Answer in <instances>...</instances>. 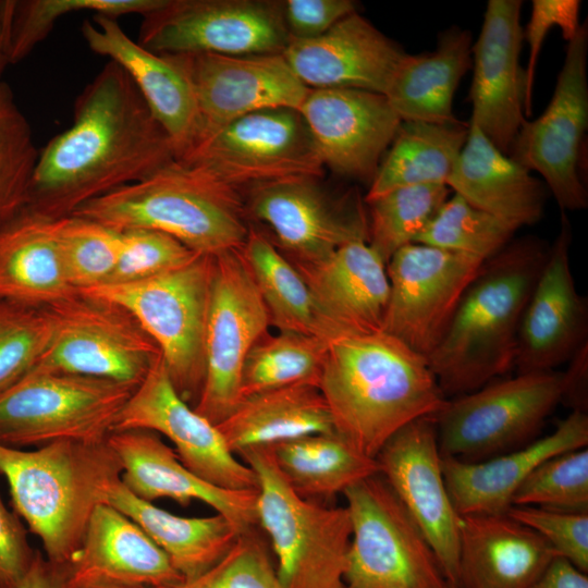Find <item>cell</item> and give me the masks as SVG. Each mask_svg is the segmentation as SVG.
<instances>
[{
	"label": "cell",
	"mask_w": 588,
	"mask_h": 588,
	"mask_svg": "<svg viewBox=\"0 0 588 588\" xmlns=\"http://www.w3.org/2000/svg\"><path fill=\"white\" fill-rule=\"evenodd\" d=\"M175 160L130 76L109 61L76 98L73 123L39 151L27 210L59 219Z\"/></svg>",
	"instance_id": "cell-1"
},
{
	"label": "cell",
	"mask_w": 588,
	"mask_h": 588,
	"mask_svg": "<svg viewBox=\"0 0 588 588\" xmlns=\"http://www.w3.org/2000/svg\"><path fill=\"white\" fill-rule=\"evenodd\" d=\"M319 390L335 431L373 458L401 428L448 400L427 357L382 330L330 340Z\"/></svg>",
	"instance_id": "cell-2"
},
{
	"label": "cell",
	"mask_w": 588,
	"mask_h": 588,
	"mask_svg": "<svg viewBox=\"0 0 588 588\" xmlns=\"http://www.w3.org/2000/svg\"><path fill=\"white\" fill-rule=\"evenodd\" d=\"M549 247L535 237L488 258L427 357L446 399L473 392L514 367L518 329Z\"/></svg>",
	"instance_id": "cell-3"
},
{
	"label": "cell",
	"mask_w": 588,
	"mask_h": 588,
	"mask_svg": "<svg viewBox=\"0 0 588 588\" xmlns=\"http://www.w3.org/2000/svg\"><path fill=\"white\" fill-rule=\"evenodd\" d=\"M0 474L14 512L41 539L46 558L68 565L122 464L108 439L56 441L33 451L0 444Z\"/></svg>",
	"instance_id": "cell-4"
},
{
	"label": "cell",
	"mask_w": 588,
	"mask_h": 588,
	"mask_svg": "<svg viewBox=\"0 0 588 588\" xmlns=\"http://www.w3.org/2000/svg\"><path fill=\"white\" fill-rule=\"evenodd\" d=\"M72 215L114 231L162 232L210 256L241 249L249 231L238 189L176 160L142 181L85 203Z\"/></svg>",
	"instance_id": "cell-5"
},
{
	"label": "cell",
	"mask_w": 588,
	"mask_h": 588,
	"mask_svg": "<svg viewBox=\"0 0 588 588\" xmlns=\"http://www.w3.org/2000/svg\"><path fill=\"white\" fill-rule=\"evenodd\" d=\"M257 477L258 524L270 538L284 588H346L351 543L346 506L305 499L286 482L267 446L237 453Z\"/></svg>",
	"instance_id": "cell-6"
},
{
	"label": "cell",
	"mask_w": 588,
	"mask_h": 588,
	"mask_svg": "<svg viewBox=\"0 0 588 588\" xmlns=\"http://www.w3.org/2000/svg\"><path fill=\"white\" fill-rule=\"evenodd\" d=\"M212 256L134 282L105 283L81 292L127 310L157 345L172 384L192 407L205 380V328Z\"/></svg>",
	"instance_id": "cell-7"
},
{
	"label": "cell",
	"mask_w": 588,
	"mask_h": 588,
	"mask_svg": "<svg viewBox=\"0 0 588 588\" xmlns=\"http://www.w3.org/2000/svg\"><path fill=\"white\" fill-rule=\"evenodd\" d=\"M135 387L32 368L0 392V444L107 440Z\"/></svg>",
	"instance_id": "cell-8"
},
{
	"label": "cell",
	"mask_w": 588,
	"mask_h": 588,
	"mask_svg": "<svg viewBox=\"0 0 588 588\" xmlns=\"http://www.w3.org/2000/svg\"><path fill=\"white\" fill-rule=\"evenodd\" d=\"M351 518L346 588H451L419 526L380 475L343 492Z\"/></svg>",
	"instance_id": "cell-9"
},
{
	"label": "cell",
	"mask_w": 588,
	"mask_h": 588,
	"mask_svg": "<svg viewBox=\"0 0 588 588\" xmlns=\"http://www.w3.org/2000/svg\"><path fill=\"white\" fill-rule=\"evenodd\" d=\"M563 372L517 373L448 399L433 415L442 457L485 461L534 441L562 401Z\"/></svg>",
	"instance_id": "cell-10"
},
{
	"label": "cell",
	"mask_w": 588,
	"mask_h": 588,
	"mask_svg": "<svg viewBox=\"0 0 588 588\" xmlns=\"http://www.w3.org/2000/svg\"><path fill=\"white\" fill-rule=\"evenodd\" d=\"M48 308L51 335L34 369L136 388L160 356L135 318L115 303L77 290Z\"/></svg>",
	"instance_id": "cell-11"
},
{
	"label": "cell",
	"mask_w": 588,
	"mask_h": 588,
	"mask_svg": "<svg viewBox=\"0 0 588 588\" xmlns=\"http://www.w3.org/2000/svg\"><path fill=\"white\" fill-rule=\"evenodd\" d=\"M238 189L318 179L323 166L297 110L268 109L232 121L176 160Z\"/></svg>",
	"instance_id": "cell-12"
},
{
	"label": "cell",
	"mask_w": 588,
	"mask_h": 588,
	"mask_svg": "<svg viewBox=\"0 0 588 588\" xmlns=\"http://www.w3.org/2000/svg\"><path fill=\"white\" fill-rule=\"evenodd\" d=\"M269 324L267 307L242 248L213 255L205 328V380L194 406L213 425L242 401L244 360Z\"/></svg>",
	"instance_id": "cell-13"
},
{
	"label": "cell",
	"mask_w": 588,
	"mask_h": 588,
	"mask_svg": "<svg viewBox=\"0 0 588 588\" xmlns=\"http://www.w3.org/2000/svg\"><path fill=\"white\" fill-rule=\"evenodd\" d=\"M138 44L157 54L282 53L283 4L262 0H163L145 13Z\"/></svg>",
	"instance_id": "cell-14"
},
{
	"label": "cell",
	"mask_w": 588,
	"mask_h": 588,
	"mask_svg": "<svg viewBox=\"0 0 588 588\" xmlns=\"http://www.w3.org/2000/svg\"><path fill=\"white\" fill-rule=\"evenodd\" d=\"M587 24L567 41L550 103L536 120H525L510 157L538 172L563 210L588 205L579 175V156L588 124Z\"/></svg>",
	"instance_id": "cell-15"
},
{
	"label": "cell",
	"mask_w": 588,
	"mask_h": 588,
	"mask_svg": "<svg viewBox=\"0 0 588 588\" xmlns=\"http://www.w3.org/2000/svg\"><path fill=\"white\" fill-rule=\"evenodd\" d=\"M486 260L412 243L388 261L389 301L382 331L428 357Z\"/></svg>",
	"instance_id": "cell-16"
},
{
	"label": "cell",
	"mask_w": 588,
	"mask_h": 588,
	"mask_svg": "<svg viewBox=\"0 0 588 588\" xmlns=\"http://www.w3.org/2000/svg\"><path fill=\"white\" fill-rule=\"evenodd\" d=\"M163 56L186 77L195 99L197 126L188 151L244 115L268 109L298 111L310 89L295 75L282 53Z\"/></svg>",
	"instance_id": "cell-17"
},
{
	"label": "cell",
	"mask_w": 588,
	"mask_h": 588,
	"mask_svg": "<svg viewBox=\"0 0 588 588\" xmlns=\"http://www.w3.org/2000/svg\"><path fill=\"white\" fill-rule=\"evenodd\" d=\"M131 429L167 437L182 464L213 486L257 490L254 470L228 448L217 426L180 396L161 356L135 388L113 426V432Z\"/></svg>",
	"instance_id": "cell-18"
},
{
	"label": "cell",
	"mask_w": 588,
	"mask_h": 588,
	"mask_svg": "<svg viewBox=\"0 0 588 588\" xmlns=\"http://www.w3.org/2000/svg\"><path fill=\"white\" fill-rule=\"evenodd\" d=\"M376 460L379 474L421 529L451 586L457 581L460 515L442 473L433 416L395 432Z\"/></svg>",
	"instance_id": "cell-19"
},
{
	"label": "cell",
	"mask_w": 588,
	"mask_h": 588,
	"mask_svg": "<svg viewBox=\"0 0 588 588\" xmlns=\"http://www.w3.org/2000/svg\"><path fill=\"white\" fill-rule=\"evenodd\" d=\"M245 208L272 230L294 264L318 262L348 242L368 241V218L360 203L331 200L315 179L255 186Z\"/></svg>",
	"instance_id": "cell-20"
},
{
	"label": "cell",
	"mask_w": 588,
	"mask_h": 588,
	"mask_svg": "<svg viewBox=\"0 0 588 588\" xmlns=\"http://www.w3.org/2000/svg\"><path fill=\"white\" fill-rule=\"evenodd\" d=\"M298 112L323 167L370 181L402 122L384 95L350 88L309 89Z\"/></svg>",
	"instance_id": "cell-21"
},
{
	"label": "cell",
	"mask_w": 588,
	"mask_h": 588,
	"mask_svg": "<svg viewBox=\"0 0 588 588\" xmlns=\"http://www.w3.org/2000/svg\"><path fill=\"white\" fill-rule=\"evenodd\" d=\"M520 9L519 0H489L471 48L470 120L509 157L526 120L525 71L519 65L524 39Z\"/></svg>",
	"instance_id": "cell-22"
},
{
	"label": "cell",
	"mask_w": 588,
	"mask_h": 588,
	"mask_svg": "<svg viewBox=\"0 0 588 588\" xmlns=\"http://www.w3.org/2000/svg\"><path fill=\"white\" fill-rule=\"evenodd\" d=\"M561 222L522 316L517 373L553 371L588 342L587 299L577 292L571 270L572 233L565 213Z\"/></svg>",
	"instance_id": "cell-23"
},
{
	"label": "cell",
	"mask_w": 588,
	"mask_h": 588,
	"mask_svg": "<svg viewBox=\"0 0 588 588\" xmlns=\"http://www.w3.org/2000/svg\"><path fill=\"white\" fill-rule=\"evenodd\" d=\"M406 54L357 12L316 38L290 39L282 52L310 89L350 88L381 95Z\"/></svg>",
	"instance_id": "cell-24"
},
{
	"label": "cell",
	"mask_w": 588,
	"mask_h": 588,
	"mask_svg": "<svg viewBox=\"0 0 588 588\" xmlns=\"http://www.w3.org/2000/svg\"><path fill=\"white\" fill-rule=\"evenodd\" d=\"M108 442L121 464V481L147 502L172 499L183 506L200 501L247 532L259 526L257 490H226L187 469L158 433L146 429L114 431Z\"/></svg>",
	"instance_id": "cell-25"
},
{
	"label": "cell",
	"mask_w": 588,
	"mask_h": 588,
	"mask_svg": "<svg viewBox=\"0 0 588 588\" xmlns=\"http://www.w3.org/2000/svg\"><path fill=\"white\" fill-rule=\"evenodd\" d=\"M330 340L382 330L389 301L385 262L366 241L348 242L313 264H294Z\"/></svg>",
	"instance_id": "cell-26"
},
{
	"label": "cell",
	"mask_w": 588,
	"mask_h": 588,
	"mask_svg": "<svg viewBox=\"0 0 588 588\" xmlns=\"http://www.w3.org/2000/svg\"><path fill=\"white\" fill-rule=\"evenodd\" d=\"M184 581L168 555L130 517L108 503L94 510L68 564V587L127 585L170 588Z\"/></svg>",
	"instance_id": "cell-27"
},
{
	"label": "cell",
	"mask_w": 588,
	"mask_h": 588,
	"mask_svg": "<svg viewBox=\"0 0 588 588\" xmlns=\"http://www.w3.org/2000/svg\"><path fill=\"white\" fill-rule=\"evenodd\" d=\"M81 30L91 51L108 57L130 76L169 136L175 160L184 156L195 138L197 111L183 73L167 56L154 53L128 37L114 17L93 14Z\"/></svg>",
	"instance_id": "cell-28"
},
{
	"label": "cell",
	"mask_w": 588,
	"mask_h": 588,
	"mask_svg": "<svg viewBox=\"0 0 588 588\" xmlns=\"http://www.w3.org/2000/svg\"><path fill=\"white\" fill-rule=\"evenodd\" d=\"M587 443V413L572 411L553 432L514 451L479 462L442 457L452 504L460 516L506 514L514 493L538 465L554 455L586 448Z\"/></svg>",
	"instance_id": "cell-29"
},
{
	"label": "cell",
	"mask_w": 588,
	"mask_h": 588,
	"mask_svg": "<svg viewBox=\"0 0 588 588\" xmlns=\"http://www.w3.org/2000/svg\"><path fill=\"white\" fill-rule=\"evenodd\" d=\"M457 588H529L558 555L507 514L460 516Z\"/></svg>",
	"instance_id": "cell-30"
},
{
	"label": "cell",
	"mask_w": 588,
	"mask_h": 588,
	"mask_svg": "<svg viewBox=\"0 0 588 588\" xmlns=\"http://www.w3.org/2000/svg\"><path fill=\"white\" fill-rule=\"evenodd\" d=\"M529 172L500 151L469 120L465 144L446 185L516 231L537 223L543 213L544 184Z\"/></svg>",
	"instance_id": "cell-31"
},
{
	"label": "cell",
	"mask_w": 588,
	"mask_h": 588,
	"mask_svg": "<svg viewBox=\"0 0 588 588\" xmlns=\"http://www.w3.org/2000/svg\"><path fill=\"white\" fill-rule=\"evenodd\" d=\"M75 292L52 219L24 208L0 224V298L49 307Z\"/></svg>",
	"instance_id": "cell-32"
},
{
	"label": "cell",
	"mask_w": 588,
	"mask_h": 588,
	"mask_svg": "<svg viewBox=\"0 0 588 588\" xmlns=\"http://www.w3.org/2000/svg\"><path fill=\"white\" fill-rule=\"evenodd\" d=\"M105 503L135 522L168 555L184 580L199 576L216 564L242 534L219 513L183 517L157 507L132 493L120 478L107 488Z\"/></svg>",
	"instance_id": "cell-33"
},
{
	"label": "cell",
	"mask_w": 588,
	"mask_h": 588,
	"mask_svg": "<svg viewBox=\"0 0 588 588\" xmlns=\"http://www.w3.org/2000/svg\"><path fill=\"white\" fill-rule=\"evenodd\" d=\"M471 48V34L452 27L440 35L433 52L406 54L384 94L401 121H458L453 99L473 63Z\"/></svg>",
	"instance_id": "cell-34"
},
{
	"label": "cell",
	"mask_w": 588,
	"mask_h": 588,
	"mask_svg": "<svg viewBox=\"0 0 588 588\" xmlns=\"http://www.w3.org/2000/svg\"><path fill=\"white\" fill-rule=\"evenodd\" d=\"M216 426L234 454L307 434L336 432L319 388L306 384L248 395Z\"/></svg>",
	"instance_id": "cell-35"
},
{
	"label": "cell",
	"mask_w": 588,
	"mask_h": 588,
	"mask_svg": "<svg viewBox=\"0 0 588 588\" xmlns=\"http://www.w3.org/2000/svg\"><path fill=\"white\" fill-rule=\"evenodd\" d=\"M267 448L290 487L317 502L379 474L377 460L358 451L338 432L307 434Z\"/></svg>",
	"instance_id": "cell-36"
},
{
	"label": "cell",
	"mask_w": 588,
	"mask_h": 588,
	"mask_svg": "<svg viewBox=\"0 0 588 588\" xmlns=\"http://www.w3.org/2000/svg\"><path fill=\"white\" fill-rule=\"evenodd\" d=\"M467 133L468 124L461 121H402L389 152L371 181L365 201L401 187L446 185Z\"/></svg>",
	"instance_id": "cell-37"
},
{
	"label": "cell",
	"mask_w": 588,
	"mask_h": 588,
	"mask_svg": "<svg viewBox=\"0 0 588 588\" xmlns=\"http://www.w3.org/2000/svg\"><path fill=\"white\" fill-rule=\"evenodd\" d=\"M242 254L267 307L270 324L280 332L315 335L329 342L305 280L277 245L249 226Z\"/></svg>",
	"instance_id": "cell-38"
},
{
	"label": "cell",
	"mask_w": 588,
	"mask_h": 588,
	"mask_svg": "<svg viewBox=\"0 0 588 588\" xmlns=\"http://www.w3.org/2000/svg\"><path fill=\"white\" fill-rule=\"evenodd\" d=\"M328 341L295 332L264 334L248 352L241 377L242 400L292 385L319 388Z\"/></svg>",
	"instance_id": "cell-39"
},
{
	"label": "cell",
	"mask_w": 588,
	"mask_h": 588,
	"mask_svg": "<svg viewBox=\"0 0 588 588\" xmlns=\"http://www.w3.org/2000/svg\"><path fill=\"white\" fill-rule=\"evenodd\" d=\"M450 192L444 184L414 185L367 201V243L387 265L395 252L416 242Z\"/></svg>",
	"instance_id": "cell-40"
},
{
	"label": "cell",
	"mask_w": 588,
	"mask_h": 588,
	"mask_svg": "<svg viewBox=\"0 0 588 588\" xmlns=\"http://www.w3.org/2000/svg\"><path fill=\"white\" fill-rule=\"evenodd\" d=\"M163 0H5L7 60L15 64L26 58L51 32L56 22L75 12L118 19L158 8Z\"/></svg>",
	"instance_id": "cell-41"
},
{
	"label": "cell",
	"mask_w": 588,
	"mask_h": 588,
	"mask_svg": "<svg viewBox=\"0 0 588 588\" xmlns=\"http://www.w3.org/2000/svg\"><path fill=\"white\" fill-rule=\"evenodd\" d=\"M38 157L32 127L0 79V224L28 205Z\"/></svg>",
	"instance_id": "cell-42"
},
{
	"label": "cell",
	"mask_w": 588,
	"mask_h": 588,
	"mask_svg": "<svg viewBox=\"0 0 588 588\" xmlns=\"http://www.w3.org/2000/svg\"><path fill=\"white\" fill-rule=\"evenodd\" d=\"M515 230L453 194L415 243L473 255L487 260L503 249Z\"/></svg>",
	"instance_id": "cell-43"
},
{
	"label": "cell",
	"mask_w": 588,
	"mask_h": 588,
	"mask_svg": "<svg viewBox=\"0 0 588 588\" xmlns=\"http://www.w3.org/2000/svg\"><path fill=\"white\" fill-rule=\"evenodd\" d=\"M52 230L68 278L76 290L109 281L119 254L117 231L74 215L52 219Z\"/></svg>",
	"instance_id": "cell-44"
},
{
	"label": "cell",
	"mask_w": 588,
	"mask_h": 588,
	"mask_svg": "<svg viewBox=\"0 0 588 588\" xmlns=\"http://www.w3.org/2000/svg\"><path fill=\"white\" fill-rule=\"evenodd\" d=\"M513 505L588 513V450L554 455L538 465L513 495Z\"/></svg>",
	"instance_id": "cell-45"
},
{
	"label": "cell",
	"mask_w": 588,
	"mask_h": 588,
	"mask_svg": "<svg viewBox=\"0 0 588 588\" xmlns=\"http://www.w3.org/2000/svg\"><path fill=\"white\" fill-rule=\"evenodd\" d=\"M51 330L48 307L0 298V392L35 366Z\"/></svg>",
	"instance_id": "cell-46"
},
{
	"label": "cell",
	"mask_w": 588,
	"mask_h": 588,
	"mask_svg": "<svg viewBox=\"0 0 588 588\" xmlns=\"http://www.w3.org/2000/svg\"><path fill=\"white\" fill-rule=\"evenodd\" d=\"M170 588H284L256 529L243 532L232 548L199 576Z\"/></svg>",
	"instance_id": "cell-47"
},
{
	"label": "cell",
	"mask_w": 588,
	"mask_h": 588,
	"mask_svg": "<svg viewBox=\"0 0 588 588\" xmlns=\"http://www.w3.org/2000/svg\"><path fill=\"white\" fill-rule=\"evenodd\" d=\"M117 232L118 260L107 283L144 280L182 267L201 255L162 232L147 229Z\"/></svg>",
	"instance_id": "cell-48"
},
{
	"label": "cell",
	"mask_w": 588,
	"mask_h": 588,
	"mask_svg": "<svg viewBox=\"0 0 588 588\" xmlns=\"http://www.w3.org/2000/svg\"><path fill=\"white\" fill-rule=\"evenodd\" d=\"M506 514L538 532L558 555L588 573V513L513 505Z\"/></svg>",
	"instance_id": "cell-49"
},
{
	"label": "cell",
	"mask_w": 588,
	"mask_h": 588,
	"mask_svg": "<svg viewBox=\"0 0 588 588\" xmlns=\"http://www.w3.org/2000/svg\"><path fill=\"white\" fill-rule=\"evenodd\" d=\"M580 1L578 0H534L530 19L524 39L528 44V62L525 71V114L530 115L532 102V85L538 57L547 35L554 27L561 29L562 36L569 41L580 27Z\"/></svg>",
	"instance_id": "cell-50"
},
{
	"label": "cell",
	"mask_w": 588,
	"mask_h": 588,
	"mask_svg": "<svg viewBox=\"0 0 588 588\" xmlns=\"http://www.w3.org/2000/svg\"><path fill=\"white\" fill-rule=\"evenodd\" d=\"M356 12L351 0H287L283 17L291 39L316 38Z\"/></svg>",
	"instance_id": "cell-51"
},
{
	"label": "cell",
	"mask_w": 588,
	"mask_h": 588,
	"mask_svg": "<svg viewBox=\"0 0 588 588\" xmlns=\"http://www.w3.org/2000/svg\"><path fill=\"white\" fill-rule=\"evenodd\" d=\"M35 554L21 517L9 511L0 497V587L21 579L32 566Z\"/></svg>",
	"instance_id": "cell-52"
},
{
	"label": "cell",
	"mask_w": 588,
	"mask_h": 588,
	"mask_svg": "<svg viewBox=\"0 0 588 588\" xmlns=\"http://www.w3.org/2000/svg\"><path fill=\"white\" fill-rule=\"evenodd\" d=\"M563 372V394L561 403L572 411L587 412L588 406V342L568 360Z\"/></svg>",
	"instance_id": "cell-53"
},
{
	"label": "cell",
	"mask_w": 588,
	"mask_h": 588,
	"mask_svg": "<svg viewBox=\"0 0 588 588\" xmlns=\"http://www.w3.org/2000/svg\"><path fill=\"white\" fill-rule=\"evenodd\" d=\"M0 588H68V565L52 563L36 550L27 573L17 581Z\"/></svg>",
	"instance_id": "cell-54"
},
{
	"label": "cell",
	"mask_w": 588,
	"mask_h": 588,
	"mask_svg": "<svg viewBox=\"0 0 588 588\" xmlns=\"http://www.w3.org/2000/svg\"><path fill=\"white\" fill-rule=\"evenodd\" d=\"M529 588H588V576L566 559L555 555Z\"/></svg>",
	"instance_id": "cell-55"
},
{
	"label": "cell",
	"mask_w": 588,
	"mask_h": 588,
	"mask_svg": "<svg viewBox=\"0 0 588 588\" xmlns=\"http://www.w3.org/2000/svg\"><path fill=\"white\" fill-rule=\"evenodd\" d=\"M7 65V3L0 0V76Z\"/></svg>",
	"instance_id": "cell-56"
},
{
	"label": "cell",
	"mask_w": 588,
	"mask_h": 588,
	"mask_svg": "<svg viewBox=\"0 0 588 588\" xmlns=\"http://www.w3.org/2000/svg\"><path fill=\"white\" fill-rule=\"evenodd\" d=\"M69 588V587H68ZM73 588H150V587H144V586H127V585H89V586H81V587H73Z\"/></svg>",
	"instance_id": "cell-57"
},
{
	"label": "cell",
	"mask_w": 588,
	"mask_h": 588,
	"mask_svg": "<svg viewBox=\"0 0 588 588\" xmlns=\"http://www.w3.org/2000/svg\"><path fill=\"white\" fill-rule=\"evenodd\" d=\"M451 588H457V587H453V586H452Z\"/></svg>",
	"instance_id": "cell-58"
}]
</instances>
